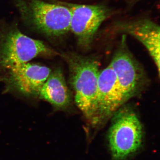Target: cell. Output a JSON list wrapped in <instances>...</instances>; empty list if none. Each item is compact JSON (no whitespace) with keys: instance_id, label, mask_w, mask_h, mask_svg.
Returning a JSON list of instances; mask_svg holds the SVG:
<instances>
[{"instance_id":"5b68a950","label":"cell","mask_w":160,"mask_h":160,"mask_svg":"<svg viewBox=\"0 0 160 160\" xmlns=\"http://www.w3.org/2000/svg\"><path fill=\"white\" fill-rule=\"evenodd\" d=\"M114 71L125 102L142 90L146 83L145 72L128 49L126 35L109 64Z\"/></svg>"},{"instance_id":"3957f363","label":"cell","mask_w":160,"mask_h":160,"mask_svg":"<svg viewBox=\"0 0 160 160\" xmlns=\"http://www.w3.org/2000/svg\"><path fill=\"white\" fill-rule=\"evenodd\" d=\"M22 17L29 25L48 36L58 37L70 31L71 12L64 4L42 0L18 1Z\"/></svg>"},{"instance_id":"52a82bcc","label":"cell","mask_w":160,"mask_h":160,"mask_svg":"<svg viewBox=\"0 0 160 160\" xmlns=\"http://www.w3.org/2000/svg\"><path fill=\"white\" fill-rule=\"evenodd\" d=\"M71 12L70 29L77 39L78 46L89 48L100 26L110 14L106 6L61 2Z\"/></svg>"},{"instance_id":"8fae6325","label":"cell","mask_w":160,"mask_h":160,"mask_svg":"<svg viewBox=\"0 0 160 160\" xmlns=\"http://www.w3.org/2000/svg\"><path fill=\"white\" fill-rule=\"evenodd\" d=\"M131 1H138V0H131Z\"/></svg>"},{"instance_id":"6da1fadb","label":"cell","mask_w":160,"mask_h":160,"mask_svg":"<svg viewBox=\"0 0 160 160\" xmlns=\"http://www.w3.org/2000/svg\"><path fill=\"white\" fill-rule=\"evenodd\" d=\"M69 72V83L76 104L90 128L95 114L98 81L101 70L96 58L77 53L64 54Z\"/></svg>"},{"instance_id":"ba28073f","label":"cell","mask_w":160,"mask_h":160,"mask_svg":"<svg viewBox=\"0 0 160 160\" xmlns=\"http://www.w3.org/2000/svg\"><path fill=\"white\" fill-rule=\"evenodd\" d=\"M6 70L2 81L6 89L28 97L38 96L51 72L46 66L28 62Z\"/></svg>"},{"instance_id":"9c48e42d","label":"cell","mask_w":160,"mask_h":160,"mask_svg":"<svg viewBox=\"0 0 160 160\" xmlns=\"http://www.w3.org/2000/svg\"><path fill=\"white\" fill-rule=\"evenodd\" d=\"M116 32L128 34L142 43L149 52L160 74V27L149 19L118 22L114 26Z\"/></svg>"},{"instance_id":"8992f818","label":"cell","mask_w":160,"mask_h":160,"mask_svg":"<svg viewBox=\"0 0 160 160\" xmlns=\"http://www.w3.org/2000/svg\"><path fill=\"white\" fill-rule=\"evenodd\" d=\"M126 103L110 65L101 70L98 81L95 110L90 128L96 131Z\"/></svg>"},{"instance_id":"7a4b0ae2","label":"cell","mask_w":160,"mask_h":160,"mask_svg":"<svg viewBox=\"0 0 160 160\" xmlns=\"http://www.w3.org/2000/svg\"><path fill=\"white\" fill-rule=\"evenodd\" d=\"M143 125L135 111L122 106L111 118L107 135L110 160H129L142 148Z\"/></svg>"},{"instance_id":"277c9868","label":"cell","mask_w":160,"mask_h":160,"mask_svg":"<svg viewBox=\"0 0 160 160\" xmlns=\"http://www.w3.org/2000/svg\"><path fill=\"white\" fill-rule=\"evenodd\" d=\"M54 51L43 42L27 36L17 29L0 32V68L7 70Z\"/></svg>"},{"instance_id":"30bf717a","label":"cell","mask_w":160,"mask_h":160,"mask_svg":"<svg viewBox=\"0 0 160 160\" xmlns=\"http://www.w3.org/2000/svg\"><path fill=\"white\" fill-rule=\"evenodd\" d=\"M38 96L57 109H64L69 106L71 95L61 69H56L51 71L42 86Z\"/></svg>"}]
</instances>
